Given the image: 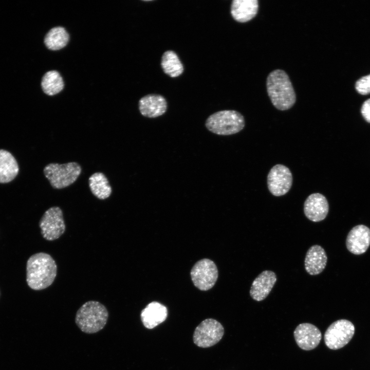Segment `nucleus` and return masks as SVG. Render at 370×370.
Returning a JSON list of instances; mask_svg holds the SVG:
<instances>
[{
	"label": "nucleus",
	"mask_w": 370,
	"mask_h": 370,
	"mask_svg": "<svg viewBox=\"0 0 370 370\" xmlns=\"http://www.w3.org/2000/svg\"><path fill=\"white\" fill-rule=\"evenodd\" d=\"M57 273V266L52 256L44 252L32 255L26 265V282L35 290L44 289L53 282Z\"/></svg>",
	"instance_id": "f257e3e1"
},
{
	"label": "nucleus",
	"mask_w": 370,
	"mask_h": 370,
	"mask_svg": "<svg viewBox=\"0 0 370 370\" xmlns=\"http://www.w3.org/2000/svg\"><path fill=\"white\" fill-rule=\"evenodd\" d=\"M266 87L273 105L280 110L291 108L296 101V95L287 73L283 70L275 69L267 77Z\"/></svg>",
	"instance_id": "f03ea898"
},
{
	"label": "nucleus",
	"mask_w": 370,
	"mask_h": 370,
	"mask_svg": "<svg viewBox=\"0 0 370 370\" xmlns=\"http://www.w3.org/2000/svg\"><path fill=\"white\" fill-rule=\"evenodd\" d=\"M108 318L106 307L96 301L84 303L78 310L75 322L80 330L86 334H94L102 330Z\"/></svg>",
	"instance_id": "7ed1b4c3"
},
{
	"label": "nucleus",
	"mask_w": 370,
	"mask_h": 370,
	"mask_svg": "<svg viewBox=\"0 0 370 370\" xmlns=\"http://www.w3.org/2000/svg\"><path fill=\"white\" fill-rule=\"evenodd\" d=\"M245 125L244 116L234 110H223L210 115L205 122L208 131L218 135L236 134Z\"/></svg>",
	"instance_id": "20e7f679"
},
{
	"label": "nucleus",
	"mask_w": 370,
	"mask_h": 370,
	"mask_svg": "<svg viewBox=\"0 0 370 370\" xmlns=\"http://www.w3.org/2000/svg\"><path fill=\"white\" fill-rule=\"evenodd\" d=\"M79 163L70 162L64 164L51 163L44 169V173L53 188L61 189L74 183L81 173Z\"/></svg>",
	"instance_id": "39448f33"
},
{
	"label": "nucleus",
	"mask_w": 370,
	"mask_h": 370,
	"mask_svg": "<svg viewBox=\"0 0 370 370\" xmlns=\"http://www.w3.org/2000/svg\"><path fill=\"white\" fill-rule=\"evenodd\" d=\"M224 334V328L220 322L214 319H207L195 328L193 340L197 346L208 348L217 344Z\"/></svg>",
	"instance_id": "423d86ee"
},
{
	"label": "nucleus",
	"mask_w": 370,
	"mask_h": 370,
	"mask_svg": "<svg viewBox=\"0 0 370 370\" xmlns=\"http://www.w3.org/2000/svg\"><path fill=\"white\" fill-rule=\"evenodd\" d=\"M355 326L349 321L341 319L330 325L324 334L326 345L333 350L339 349L346 345L352 339Z\"/></svg>",
	"instance_id": "0eeeda50"
},
{
	"label": "nucleus",
	"mask_w": 370,
	"mask_h": 370,
	"mask_svg": "<svg viewBox=\"0 0 370 370\" xmlns=\"http://www.w3.org/2000/svg\"><path fill=\"white\" fill-rule=\"evenodd\" d=\"M39 226L42 236L52 241L59 238L65 231L63 212L59 207H52L45 211L40 222Z\"/></svg>",
	"instance_id": "6e6552de"
},
{
	"label": "nucleus",
	"mask_w": 370,
	"mask_h": 370,
	"mask_svg": "<svg viewBox=\"0 0 370 370\" xmlns=\"http://www.w3.org/2000/svg\"><path fill=\"white\" fill-rule=\"evenodd\" d=\"M190 274L194 285L199 289L206 291L215 285L218 278V270L214 262L203 258L195 263Z\"/></svg>",
	"instance_id": "1a4fd4ad"
},
{
	"label": "nucleus",
	"mask_w": 370,
	"mask_h": 370,
	"mask_svg": "<svg viewBox=\"0 0 370 370\" xmlns=\"http://www.w3.org/2000/svg\"><path fill=\"white\" fill-rule=\"evenodd\" d=\"M292 184V175L287 166L278 164L270 170L267 176V185L270 193L274 196L286 194Z\"/></svg>",
	"instance_id": "9d476101"
},
{
	"label": "nucleus",
	"mask_w": 370,
	"mask_h": 370,
	"mask_svg": "<svg viewBox=\"0 0 370 370\" xmlns=\"http://www.w3.org/2000/svg\"><path fill=\"white\" fill-rule=\"evenodd\" d=\"M298 346L305 350L313 349L319 344L322 335L315 325L308 323L299 324L293 332Z\"/></svg>",
	"instance_id": "9b49d317"
},
{
	"label": "nucleus",
	"mask_w": 370,
	"mask_h": 370,
	"mask_svg": "<svg viewBox=\"0 0 370 370\" xmlns=\"http://www.w3.org/2000/svg\"><path fill=\"white\" fill-rule=\"evenodd\" d=\"M346 246L347 250L354 254L365 253L370 246V229L363 225L353 227L347 234Z\"/></svg>",
	"instance_id": "f8f14e48"
},
{
	"label": "nucleus",
	"mask_w": 370,
	"mask_h": 370,
	"mask_svg": "<svg viewBox=\"0 0 370 370\" xmlns=\"http://www.w3.org/2000/svg\"><path fill=\"white\" fill-rule=\"evenodd\" d=\"M329 211L326 198L322 194L315 193L309 195L304 203V212L311 221L318 222L324 220Z\"/></svg>",
	"instance_id": "ddd939ff"
},
{
	"label": "nucleus",
	"mask_w": 370,
	"mask_h": 370,
	"mask_svg": "<svg viewBox=\"0 0 370 370\" xmlns=\"http://www.w3.org/2000/svg\"><path fill=\"white\" fill-rule=\"evenodd\" d=\"M276 282V275L274 272L263 271L252 283L250 290L251 297L256 301L264 300L270 293Z\"/></svg>",
	"instance_id": "4468645a"
},
{
	"label": "nucleus",
	"mask_w": 370,
	"mask_h": 370,
	"mask_svg": "<svg viewBox=\"0 0 370 370\" xmlns=\"http://www.w3.org/2000/svg\"><path fill=\"white\" fill-rule=\"evenodd\" d=\"M167 107L165 99L158 94L147 95L139 101V109L141 114L149 118L162 116L166 112Z\"/></svg>",
	"instance_id": "2eb2a0df"
},
{
	"label": "nucleus",
	"mask_w": 370,
	"mask_h": 370,
	"mask_svg": "<svg viewBox=\"0 0 370 370\" xmlns=\"http://www.w3.org/2000/svg\"><path fill=\"white\" fill-rule=\"evenodd\" d=\"M168 317V309L163 305L153 301L142 310L140 318L145 327L153 329L163 322Z\"/></svg>",
	"instance_id": "dca6fc26"
},
{
	"label": "nucleus",
	"mask_w": 370,
	"mask_h": 370,
	"mask_svg": "<svg viewBox=\"0 0 370 370\" xmlns=\"http://www.w3.org/2000/svg\"><path fill=\"white\" fill-rule=\"evenodd\" d=\"M327 261V257L325 250L321 246L313 245L306 254L305 269L311 275H318L325 269Z\"/></svg>",
	"instance_id": "f3484780"
},
{
	"label": "nucleus",
	"mask_w": 370,
	"mask_h": 370,
	"mask_svg": "<svg viewBox=\"0 0 370 370\" xmlns=\"http://www.w3.org/2000/svg\"><path fill=\"white\" fill-rule=\"evenodd\" d=\"M258 10L257 0H233L231 3L230 12L236 21L245 23L254 17Z\"/></svg>",
	"instance_id": "a211bd4d"
},
{
	"label": "nucleus",
	"mask_w": 370,
	"mask_h": 370,
	"mask_svg": "<svg viewBox=\"0 0 370 370\" xmlns=\"http://www.w3.org/2000/svg\"><path fill=\"white\" fill-rule=\"evenodd\" d=\"M19 171L16 159L8 151L0 150V183L10 182Z\"/></svg>",
	"instance_id": "6ab92c4d"
},
{
	"label": "nucleus",
	"mask_w": 370,
	"mask_h": 370,
	"mask_svg": "<svg viewBox=\"0 0 370 370\" xmlns=\"http://www.w3.org/2000/svg\"><path fill=\"white\" fill-rule=\"evenodd\" d=\"M88 184L92 194L99 199H106L112 193V188L103 173L96 172L92 174L88 179Z\"/></svg>",
	"instance_id": "aec40b11"
},
{
	"label": "nucleus",
	"mask_w": 370,
	"mask_h": 370,
	"mask_svg": "<svg viewBox=\"0 0 370 370\" xmlns=\"http://www.w3.org/2000/svg\"><path fill=\"white\" fill-rule=\"evenodd\" d=\"M161 66L163 72L172 78L181 75L184 68L177 54L172 50L163 53L161 60Z\"/></svg>",
	"instance_id": "412c9836"
},
{
	"label": "nucleus",
	"mask_w": 370,
	"mask_h": 370,
	"mask_svg": "<svg viewBox=\"0 0 370 370\" xmlns=\"http://www.w3.org/2000/svg\"><path fill=\"white\" fill-rule=\"evenodd\" d=\"M68 41L69 34L62 27H56L51 29L44 39L46 46L52 50H57L64 48Z\"/></svg>",
	"instance_id": "4be33fe9"
},
{
	"label": "nucleus",
	"mask_w": 370,
	"mask_h": 370,
	"mask_svg": "<svg viewBox=\"0 0 370 370\" xmlns=\"http://www.w3.org/2000/svg\"><path fill=\"white\" fill-rule=\"evenodd\" d=\"M64 85L62 77L56 70L47 72L42 78V88L48 95L53 96L58 94L63 89Z\"/></svg>",
	"instance_id": "5701e85b"
},
{
	"label": "nucleus",
	"mask_w": 370,
	"mask_h": 370,
	"mask_svg": "<svg viewBox=\"0 0 370 370\" xmlns=\"http://www.w3.org/2000/svg\"><path fill=\"white\" fill-rule=\"evenodd\" d=\"M355 88L357 92L361 95L370 93V74L362 77L356 83Z\"/></svg>",
	"instance_id": "b1692460"
},
{
	"label": "nucleus",
	"mask_w": 370,
	"mask_h": 370,
	"mask_svg": "<svg viewBox=\"0 0 370 370\" xmlns=\"http://www.w3.org/2000/svg\"><path fill=\"white\" fill-rule=\"evenodd\" d=\"M361 112L365 120L370 123V98L364 102Z\"/></svg>",
	"instance_id": "393cba45"
}]
</instances>
